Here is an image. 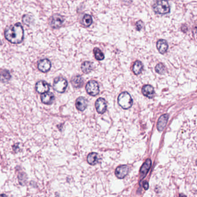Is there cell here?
<instances>
[{
  "mask_svg": "<svg viewBox=\"0 0 197 197\" xmlns=\"http://www.w3.org/2000/svg\"><path fill=\"white\" fill-rule=\"evenodd\" d=\"M75 105L76 108L80 111H85L86 107L87 106V101L84 97H79L75 102Z\"/></svg>",
  "mask_w": 197,
  "mask_h": 197,
  "instance_id": "5bb4252c",
  "label": "cell"
},
{
  "mask_svg": "<svg viewBox=\"0 0 197 197\" xmlns=\"http://www.w3.org/2000/svg\"><path fill=\"white\" fill-rule=\"evenodd\" d=\"M38 69L41 72L46 73L50 71L52 67V63L48 59H43L38 61L37 65Z\"/></svg>",
  "mask_w": 197,
  "mask_h": 197,
  "instance_id": "52a82bcc",
  "label": "cell"
},
{
  "mask_svg": "<svg viewBox=\"0 0 197 197\" xmlns=\"http://www.w3.org/2000/svg\"><path fill=\"white\" fill-rule=\"evenodd\" d=\"M99 159H100V157L97 153H91L87 156V160L89 164H90V165H95L98 162Z\"/></svg>",
  "mask_w": 197,
  "mask_h": 197,
  "instance_id": "ffe728a7",
  "label": "cell"
},
{
  "mask_svg": "<svg viewBox=\"0 0 197 197\" xmlns=\"http://www.w3.org/2000/svg\"><path fill=\"white\" fill-rule=\"evenodd\" d=\"M144 187L145 190H148L149 188V184L147 182L144 183Z\"/></svg>",
  "mask_w": 197,
  "mask_h": 197,
  "instance_id": "4316f807",
  "label": "cell"
},
{
  "mask_svg": "<svg viewBox=\"0 0 197 197\" xmlns=\"http://www.w3.org/2000/svg\"><path fill=\"white\" fill-rule=\"evenodd\" d=\"M11 75L7 69H3L0 72V81L2 83H6L11 79Z\"/></svg>",
  "mask_w": 197,
  "mask_h": 197,
  "instance_id": "ac0fdd59",
  "label": "cell"
},
{
  "mask_svg": "<svg viewBox=\"0 0 197 197\" xmlns=\"http://www.w3.org/2000/svg\"><path fill=\"white\" fill-rule=\"evenodd\" d=\"M144 22L141 20H139V21L137 22L136 24H135V27L137 30L138 31H140L143 28H144Z\"/></svg>",
  "mask_w": 197,
  "mask_h": 197,
  "instance_id": "484cf974",
  "label": "cell"
},
{
  "mask_svg": "<svg viewBox=\"0 0 197 197\" xmlns=\"http://www.w3.org/2000/svg\"><path fill=\"white\" fill-rule=\"evenodd\" d=\"M32 21H33V18L31 15H24V16H23L22 21L24 24L27 25V26L30 25L31 23H32Z\"/></svg>",
  "mask_w": 197,
  "mask_h": 197,
  "instance_id": "d4e9b609",
  "label": "cell"
},
{
  "mask_svg": "<svg viewBox=\"0 0 197 197\" xmlns=\"http://www.w3.org/2000/svg\"><path fill=\"white\" fill-rule=\"evenodd\" d=\"M128 167L127 165H121L117 167L115 171V175L119 179H123L127 175Z\"/></svg>",
  "mask_w": 197,
  "mask_h": 197,
  "instance_id": "8fae6325",
  "label": "cell"
},
{
  "mask_svg": "<svg viewBox=\"0 0 197 197\" xmlns=\"http://www.w3.org/2000/svg\"><path fill=\"white\" fill-rule=\"evenodd\" d=\"M119 105L124 109H128L132 107L133 104V98L130 94L125 91L122 93L118 97Z\"/></svg>",
  "mask_w": 197,
  "mask_h": 197,
  "instance_id": "3957f363",
  "label": "cell"
},
{
  "mask_svg": "<svg viewBox=\"0 0 197 197\" xmlns=\"http://www.w3.org/2000/svg\"><path fill=\"white\" fill-rule=\"evenodd\" d=\"M84 83V80L80 75H77L73 77L71 79V84L76 88L81 87Z\"/></svg>",
  "mask_w": 197,
  "mask_h": 197,
  "instance_id": "e0dca14e",
  "label": "cell"
},
{
  "mask_svg": "<svg viewBox=\"0 0 197 197\" xmlns=\"http://www.w3.org/2000/svg\"><path fill=\"white\" fill-rule=\"evenodd\" d=\"M168 118H169V115L165 114L162 115L159 119L157 127L160 132L162 131L165 128L167 122L168 120Z\"/></svg>",
  "mask_w": 197,
  "mask_h": 197,
  "instance_id": "7c38bea8",
  "label": "cell"
},
{
  "mask_svg": "<svg viewBox=\"0 0 197 197\" xmlns=\"http://www.w3.org/2000/svg\"><path fill=\"white\" fill-rule=\"evenodd\" d=\"M54 98L53 93L49 91L43 93L41 96V101L45 105H51L53 102Z\"/></svg>",
  "mask_w": 197,
  "mask_h": 197,
  "instance_id": "30bf717a",
  "label": "cell"
},
{
  "mask_svg": "<svg viewBox=\"0 0 197 197\" xmlns=\"http://www.w3.org/2000/svg\"><path fill=\"white\" fill-rule=\"evenodd\" d=\"M93 69V64L90 61H85L81 65V69L85 74H89Z\"/></svg>",
  "mask_w": 197,
  "mask_h": 197,
  "instance_id": "44dd1931",
  "label": "cell"
},
{
  "mask_svg": "<svg viewBox=\"0 0 197 197\" xmlns=\"http://www.w3.org/2000/svg\"><path fill=\"white\" fill-rule=\"evenodd\" d=\"M151 165V160L150 159L146 160L145 162L144 163L142 166L140 168V179H144V177L146 176L148 172H149L150 170V168Z\"/></svg>",
  "mask_w": 197,
  "mask_h": 197,
  "instance_id": "4fadbf2b",
  "label": "cell"
},
{
  "mask_svg": "<svg viewBox=\"0 0 197 197\" xmlns=\"http://www.w3.org/2000/svg\"><path fill=\"white\" fill-rule=\"evenodd\" d=\"M64 20V16L59 14H54L50 17L49 24L52 28H59L63 24Z\"/></svg>",
  "mask_w": 197,
  "mask_h": 197,
  "instance_id": "5b68a950",
  "label": "cell"
},
{
  "mask_svg": "<svg viewBox=\"0 0 197 197\" xmlns=\"http://www.w3.org/2000/svg\"><path fill=\"white\" fill-rule=\"evenodd\" d=\"M95 106L97 111L100 114H103L107 110V105L106 102L102 98H99L96 101Z\"/></svg>",
  "mask_w": 197,
  "mask_h": 197,
  "instance_id": "9c48e42d",
  "label": "cell"
},
{
  "mask_svg": "<svg viewBox=\"0 0 197 197\" xmlns=\"http://www.w3.org/2000/svg\"><path fill=\"white\" fill-rule=\"evenodd\" d=\"M35 89L38 93L43 94L48 92L50 89V85L44 80H40L35 85Z\"/></svg>",
  "mask_w": 197,
  "mask_h": 197,
  "instance_id": "ba28073f",
  "label": "cell"
},
{
  "mask_svg": "<svg viewBox=\"0 0 197 197\" xmlns=\"http://www.w3.org/2000/svg\"><path fill=\"white\" fill-rule=\"evenodd\" d=\"M153 10L155 13L165 15L170 12V6L167 0H158L153 5Z\"/></svg>",
  "mask_w": 197,
  "mask_h": 197,
  "instance_id": "7a4b0ae2",
  "label": "cell"
},
{
  "mask_svg": "<svg viewBox=\"0 0 197 197\" xmlns=\"http://www.w3.org/2000/svg\"><path fill=\"white\" fill-rule=\"evenodd\" d=\"M94 56H95V58H96L97 60L98 61H101V60H103L104 58H105V56H104V54H103V53L100 50V49L98 48H96L94 49Z\"/></svg>",
  "mask_w": 197,
  "mask_h": 197,
  "instance_id": "603a6c76",
  "label": "cell"
},
{
  "mask_svg": "<svg viewBox=\"0 0 197 197\" xmlns=\"http://www.w3.org/2000/svg\"><path fill=\"white\" fill-rule=\"evenodd\" d=\"M155 70L156 72H157L158 74L162 75V74H165L166 68H165V66L164 65V64H162V63H159L155 66Z\"/></svg>",
  "mask_w": 197,
  "mask_h": 197,
  "instance_id": "cb8c5ba5",
  "label": "cell"
},
{
  "mask_svg": "<svg viewBox=\"0 0 197 197\" xmlns=\"http://www.w3.org/2000/svg\"><path fill=\"white\" fill-rule=\"evenodd\" d=\"M68 86V82L63 77H57L53 82L54 90L59 93H63Z\"/></svg>",
  "mask_w": 197,
  "mask_h": 197,
  "instance_id": "277c9868",
  "label": "cell"
},
{
  "mask_svg": "<svg viewBox=\"0 0 197 197\" xmlns=\"http://www.w3.org/2000/svg\"><path fill=\"white\" fill-rule=\"evenodd\" d=\"M157 48L161 54H164L168 49V44L165 39H160L157 42Z\"/></svg>",
  "mask_w": 197,
  "mask_h": 197,
  "instance_id": "9a60e30c",
  "label": "cell"
},
{
  "mask_svg": "<svg viewBox=\"0 0 197 197\" xmlns=\"http://www.w3.org/2000/svg\"><path fill=\"white\" fill-rule=\"evenodd\" d=\"M143 67L144 66L142 63L140 61L137 60L133 64V71L135 75H139L143 70Z\"/></svg>",
  "mask_w": 197,
  "mask_h": 197,
  "instance_id": "d6986e66",
  "label": "cell"
},
{
  "mask_svg": "<svg viewBox=\"0 0 197 197\" xmlns=\"http://www.w3.org/2000/svg\"><path fill=\"white\" fill-rule=\"evenodd\" d=\"M24 29L20 23L6 28L4 36L6 39L9 42L14 44H19L23 42L24 39Z\"/></svg>",
  "mask_w": 197,
  "mask_h": 197,
  "instance_id": "6da1fadb",
  "label": "cell"
},
{
  "mask_svg": "<svg viewBox=\"0 0 197 197\" xmlns=\"http://www.w3.org/2000/svg\"><path fill=\"white\" fill-rule=\"evenodd\" d=\"M93 23V19L90 15H85L82 19V24L85 27H89Z\"/></svg>",
  "mask_w": 197,
  "mask_h": 197,
  "instance_id": "7402d4cb",
  "label": "cell"
},
{
  "mask_svg": "<svg viewBox=\"0 0 197 197\" xmlns=\"http://www.w3.org/2000/svg\"><path fill=\"white\" fill-rule=\"evenodd\" d=\"M86 90L87 93L91 96H97L100 92L99 85L95 80H90L87 83Z\"/></svg>",
  "mask_w": 197,
  "mask_h": 197,
  "instance_id": "8992f818",
  "label": "cell"
},
{
  "mask_svg": "<svg viewBox=\"0 0 197 197\" xmlns=\"http://www.w3.org/2000/svg\"><path fill=\"white\" fill-rule=\"evenodd\" d=\"M142 92L144 96L149 98H152L155 94L154 88L150 85L144 86L142 89Z\"/></svg>",
  "mask_w": 197,
  "mask_h": 197,
  "instance_id": "2e32d148",
  "label": "cell"
}]
</instances>
